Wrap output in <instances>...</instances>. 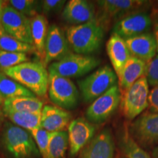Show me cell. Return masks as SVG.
I'll list each match as a JSON object with an SVG mask.
<instances>
[{
	"mask_svg": "<svg viewBox=\"0 0 158 158\" xmlns=\"http://www.w3.org/2000/svg\"><path fill=\"white\" fill-rule=\"evenodd\" d=\"M0 143L10 158H38L40 156L31 134L10 122H5Z\"/></svg>",
	"mask_w": 158,
	"mask_h": 158,
	"instance_id": "cell-1",
	"label": "cell"
},
{
	"mask_svg": "<svg viewBox=\"0 0 158 158\" xmlns=\"http://www.w3.org/2000/svg\"><path fill=\"white\" fill-rule=\"evenodd\" d=\"M104 31L103 26L95 19L83 24L70 27L65 35L74 53L89 55L100 48L103 42Z\"/></svg>",
	"mask_w": 158,
	"mask_h": 158,
	"instance_id": "cell-2",
	"label": "cell"
},
{
	"mask_svg": "<svg viewBox=\"0 0 158 158\" xmlns=\"http://www.w3.org/2000/svg\"><path fill=\"white\" fill-rule=\"evenodd\" d=\"M33 94L44 97L48 92V71L42 62H26L3 71Z\"/></svg>",
	"mask_w": 158,
	"mask_h": 158,
	"instance_id": "cell-3",
	"label": "cell"
},
{
	"mask_svg": "<svg viewBox=\"0 0 158 158\" xmlns=\"http://www.w3.org/2000/svg\"><path fill=\"white\" fill-rule=\"evenodd\" d=\"M117 81V76L114 70L109 65H105L86 78L79 80L78 85L84 101L92 102L116 86Z\"/></svg>",
	"mask_w": 158,
	"mask_h": 158,
	"instance_id": "cell-4",
	"label": "cell"
},
{
	"mask_svg": "<svg viewBox=\"0 0 158 158\" xmlns=\"http://www.w3.org/2000/svg\"><path fill=\"white\" fill-rule=\"evenodd\" d=\"M49 99L54 106L64 110H72L77 107L79 92L70 78H65L48 68Z\"/></svg>",
	"mask_w": 158,
	"mask_h": 158,
	"instance_id": "cell-5",
	"label": "cell"
},
{
	"mask_svg": "<svg viewBox=\"0 0 158 158\" xmlns=\"http://www.w3.org/2000/svg\"><path fill=\"white\" fill-rule=\"evenodd\" d=\"M149 84L145 76L141 77L122 94L120 108L127 119H133L149 106Z\"/></svg>",
	"mask_w": 158,
	"mask_h": 158,
	"instance_id": "cell-6",
	"label": "cell"
},
{
	"mask_svg": "<svg viewBox=\"0 0 158 158\" xmlns=\"http://www.w3.org/2000/svg\"><path fill=\"white\" fill-rule=\"evenodd\" d=\"M100 64V59L96 57L71 52L61 60L51 63L48 68L70 79L89 73Z\"/></svg>",
	"mask_w": 158,
	"mask_h": 158,
	"instance_id": "cell-7",
	"label": "cell"
},
{
	"mask_svg": "<svg viewBox=\"0 0 158 158\" xmlns=\"http://www.w3.org/2000/svg\"><path fill=\"white\" fill-rule=\"evenodd\" d=\"M121 99V91L116 84L91 103L85 114L86 120L93 124L103 123L115 112Z\"/></svg>",
	"mask_w": 158,
	"mask_h": 158,
	"instance_id": "cell-8",
	"label": "cell"
},
{
	"mask_svg": "<svg viewBox=\"0 0 158 158\" xmlns=\"http://www.w3.org/2000/svg\"><path fill=\"white\" fill-rule=\"evenodd\" d=\"M96 2L100 9V15L96 19L104 28L110 21H117L130 13L143 10L149 5V2L142 0H100Z\"/></svg>",
	"mask_w": 158,
	"mask_h": 158,
	"instance_id": "cell-9",
	"label": "cell"
},
{
	"mask_svg": "<svg viewBox=\"0 0 158 158\" xmlns=\"http://www.w3.org/2000/svg\"><path fill=\"white\" fill-rule=\"evenodd\" d=\"M130 135L138 145L150 148L158 143V113L147 112L130 124Z\"/></svg>",
	"mask_w": 158,
	"mask_h": 158,
	"instance_id": "cell-10",
	"label": "cell"
},
{
	"mask_svg": "<svg viewBox=\"0 0 158 158\" xmlns=\"http://www.w3.org/2000/svg\"><path fill=\"white\" fill-rule=\"evenodd\" d=\"M2 27L7 34L25 43L32 45L31 19L15 10L10 5L3 7Z\"/></svg>",
	"mask_w": 158,
	"mask_h": 158,
	"instance_id": "cell-11",
	"label": "cell"
},
{
	"mask_svg": "<svg viewBox=\"0 0 158 158\" xmlns=\"http://www.w3.org/2000/svg\"><path fill=\"white\" fill-rule=\"evenodd\" d=\"M152 28V19L147 12L137 11L130 13L114 23L113 34L127 40L138 35L149 32Z\"/></svg>",
	"mask_w": 158,
	"mask_h": 158,
	"instance_id": "cell-12",
	"label": "cell"
},
{
	"mask_svg": "<svg viewBox=\"0 0 158 158\" xmlns=\"http://www.w3.org/2000/svg\"><path fill=\"white\" fill-rule=\"evenodd\" d=\"M95 131V126L84 117H78L70 122L68 130L70 156L74 157L83 150L94 138Z\"/></svg>",
	"mask_w": 158,
	"mask_h": 158,
	"instance_id": "cell-13",
	"label": "cell"
},
{
	"mask_svg": "<svg viewBox=\"0 0 158 158\" xmlns=\"http://www.w3.org/2000/svg\"><path fill=\"white\" fill-rule=\"evenodd\" d=\"M71 53L66 35L56 24L49 27L45 46V58L43 64H47L59 61Z\"/></svg>",
	"mask_w": 158,
	"mask_h": 158,
	"instance_id": "cell-14",
	"label": "cell"
},
{
	"mask_svg": "<svg viewBox=\"0 0 158 158\" xmlns=\"http://www.w3.org/2000/svg\"><path fill=\"white\" fill-rule=\"evenodd\" d=\"M115 143L110 130L108 128L94 136L85 147L81 158H114Z\"/></svg>",
	"mask_w": 158,
	"mask_h": 158,
	"instance_id": "cell-15",
	"label": "cell"
},
{
	"mask_svg": "<svg viewBox=\"0 0 158 158\" xmlns=\"http://www.w3.org/2000/svg\"><path fill=\"white\" fill-rule=\"evenodd\" d=\"M62 18L73 26L80 25L96 19L94 4L86 0H70L65 4Z\"/></svg>",
	"mask_w": 158,
	"mask_h": 158,
	"instance_id": "cell-16",
	"label": "cell"
},
{
	"mask_svg": "<svg viewBox=\"0 0 158 158\" xmlns=\"http://www.w3.org/2000/svg\"><path fill=\"white\" fill-rule=\"evenodd\" d=\"M131 56L147 63L157 54V45L153 32L143 33L125 40Z\"/></svg>",
	"mask_w": 158,
	"mask_h": 158,
	"instance_id": "cell-17",
	"label": "cell"
},
{
	"mask_svg": "<svg viewBox=\"0 0 158 158\" xmlns=\"http://www.w3.org/2000/svg\"><path fill=\"white\" fill-rule=\"evenodd\" d=\"M72 118L68 110L56 106L46 105L41 111L40 127L49 133L64 130L69 125Z\"/></svg>",
	"mask_w": 158,
	"mask_h": 158,
	"instance_id": "cell-18",
	"label": "cell"
},
{
	"mask_svg": "<svg viewBox=\"0 0 158 158\" xmlns=\"http://www.w3.org/2000/svg\"><path fill=\"white\" fill-rule=\"evenodd\" d=\"M106 51L113 70L118 76L124 64L131 56L125 40L112 33L106 44Z\"/></svg>",
	"mask_w": 158,
	"mask_h": 158,
	"instance_id": "cell-19",
	"label": "cell"
},
{
	"mask_svg": "<svg viewBox=\"0 0 158 158\" xmlns=\"http://www.w3.org/2000/svg\"><path fill=\"white\" fill-rule=\"evenodd\" d=\"M147 63L131 56L124 64L118 77V87L121 93H124L139 78L144 76Z\"/></svg>",
	"mask_w": 158,
	"mask_h": 158,
	"instance_id": "cell-20",
	"label": "cell"
},
{
	"mask_svg": "<svg viewBox=\"0 0 158 158\" xmlns=\"http://www.w3.org/2000/svg\"><path fill=\"white\" fill-rule=\"evenodd\" d=\"M48 23L44 15L38 14L31 19V35L34 52L43 62L45 58V46L48 31Z\"/></svg>",
	"mask_w": 158,
	"mask_h": 158,
	"instance_id": "cell-21",
	"label": "cell"
},
{
	"mask_svg": "<svg viewBox=\"0 0 158 158\" xmlns=\"http://www.w3.org/2000/svg\"><path fill=\"white\" fill-rule=\"evenodd\" d=\"M43 102L37 97H18L3 102V110L13 112H41Z\"/></svg>",
	"mask_w": 158,
	"mask_h": 158,
	"instance_id": "cell-22",
	"label": "cell"
},
{
	"mask_svg": "<svg viewBox=\"0 0 158 158\" xmlns=\"http://www.w3.org/2000/svg\"><path fill=\"white\" fill-rule=\"evenodd\" d=\"M18 97H35L28 89L0 72V101H4Z\"/></svg>",
	"mask_w": 158,
	"mask_h": 158,
	"instance_id": "cell-23",
	"label": "cell"
},
{
	"mask_svg": "<svg viewBox=\"0 0 158 158\" xmlns=\"http://www.w3.org/2000/svg\"><path fill=\"white\" fill-rule=\"evenodd\" d=\"M6 118L18 127L23 128L29 133L40 127L41 112H4Z\"/></svg>",
	"mask_w": 158,
	"mask_h": 158,
	"instance_id": "cell-24",
	"label": "cell"
},
{
	"mask_svg": "<svg viewBox=\"0 0 158 158\" xmlns=\"http://www.w3.org/2000/svg\"><path fill=\"white\" fill-rule=\"evenodd\" d=\"M118 145L125 158H152L141 146L134 141L127 129H124L120 134Z\"/></svg>",
	"mask_w": 158,
	"mask_h": 158,
	"instance_id": "cell-25",
	"label": "cell"
},
{
	"mask_svg": "<svg viewBox=\"0 0 158 158\" xmlns=\"http://www.w3.org/2000/svg\"><path fill=\"white\" fill-rule=\"evenodd\" d=\"M69 146L68 134L65 130L51 133L46 158H64Z\"/></svg>",
	"mask_w": 158,
	"mask_h": 158,
	"instance_id": "cell-26",
	"label": "cell"
},
{
	"mask_svg": "<svg viewBox=\"0 0 158 158\" xmlns=\"http://www.w3.org/2000/svg\"><path fill=\"white\" fill-rule=\"evenodd\" d=\"M0 48L2 50L13 53H27L34 52L33 46L28 43H25L10 36L4 31L0 29Z\"/></svg>",
	"mask_w": 158,
	"mask_h": 158,
	"instance_id": "cell-27",
	"label": "cell"
},
{
	"mask_svg": "<svg viewBox=\"0 0 158 158\" xmlns=\"http://www.w3.org/2000/svg\"><path fill=\"white\" fill-rule=\"evenodd\" d=\"M8 2L10 7L29 19L38 15V11L41 10V2L40 1L10 0Z\"/></svg>",
	"mask_w": 158,
	"mask_h": 158,
	"instance_id": "cell-28",
	"label": "cell"
},
{
	"mask_svg": "<svg viewBox=\"0 0 158 158\" xmlns=\"http://www.w3.org/2000/svg\"><path fill=\"white\" fill-rule=\"evenodd\" d=\"M26 62H28L27 54L9 52L0 48V72Z\"/></svg>",
	"mask_w": 158,
	"mask_h": 158,
	"instance_id": "cell-29",
	"label": "cell"
},
{
	"mask_svg": "<svg viewBox=\"0 0 158 158\" xmlns=\"http://www.w3.org/2000/svg\"><path fill=\"white\" fill-rule=\"evenodd\" d=\"M30 133L34 138L35 143H36L40 155L42 156L43 158H46L49 141H50V138L52 133H49L47 130L40 127L37 129L30 132Z\"/></svg>",
	"mask_w": 158,
	"mask_h": 158,
	"instance_id": "cell-30",
	"label": "cell"
},
{
	"mask_svg": "<svg viewBox=\"0 0 158 158\" xmlns=\"http://www.w3.org/2000/svg\"><path fill=\"white\" fill-rule=\"evenodd\" d=\"M144 76L149 85L153 87L158 86V54L147 63Z\"/></svg>",
	"mask_w": 158,
	"mask_h": 158,
	"instance_id": "cell-31",
	"label": "cell"
},
{
	"mask_svg": "<svg viewBox=\"0 0 158 158\" xmlns=\"http://www.w3.org/2000/svg\"><path fill=\"white\" fill-rule=\"evenodd\" d=\"M65 3L63 0H44L41 1V10L45 14L58 13L64 8Z\"/></svg>",
	"mask_w": 158,
	"mask_h": 158,
	"instance_id": "cell-32",
	"label": "cell"
},
{
	"mask_svg": "<svg viewBox=\"0 0 158 158\" xmlns=\"http://www.w3.org/2000/svg\"><path fill=\"white\" fill-rule=\"evenodd\" d=\"M148 108L151 113H158V86L153 87L149 91Z\"/></svg>",
	"mask_w": 158,
	"mask_h": 158,
	"instance_id": "cell-33",
	"label": "cell"
},
{
	"mask_svg": "<svg viewBox=\"0 0 158 158\" xmlns=\"http://www.w3.org/2000/svg\"><path fill=\"white\" fill-rule=\"evenodd\" d=\"M152 29L153 34L155 36L156 45H157V52L158 53V15L157 14H154L152 17Z\"/></svg>",
	"mask_w": 158,
	"mask_h": 158,
	"instance_id": "cell-34",
	"label": "cell"
},
{
	"mask_svg": "<svg viewBox=\"0 0 158 158\" xmlns=\"http://www.w3.org/2000/svg\"><path fill=\"white\" fill-rule=\"evenodd\" d=\"M5 116L3 110V103L0 101V127L3 126L4 123H5Z\"/></svg>",
	"mask_w": 158,
	"mask_h": 158,
	"instance_id": "cell-35",
	"label": "cell"
},
{
	"mask_svg": "<svg viewBox=\"0 0 158 158\" xmlns=\"http://www.w3.org/2000/svg\"><path fill=\"white\" fill-rule=\"evenodd\" d=\"M152 156V158H158V144L157 146H156L155 149H153Z\"/></svg>",
	"mask_w": 158,
	"mask_h": 158,
	"instance_id": "cell-36",
	"label": "cell"
},
{
	"mask_svg": "<svg viewBox=\"0 0 158 158\" xmlns=\"http://www.w3.org/2000/svg\"><path fill=\"white\" fill-rule=\"evenodd\" d=\"M3 3L2 2L0 1V29L2 28V23H1V19H2V9H3Z\"/></svg>",
	"mask_w": 158,
	"mask_h": 158,
	"instance_id": "cell-37",
	"label": "cell"
},
{
	"mask_svg": "<svg viewBox=\"0 0 158 158\" xmlns=\"http://www.w3.org/2000/svg\"><path fill=\"white\" fill-rule=\"evenodd\" d=\"M118 158H125L124 157H118Z\"/></svg>",
	"mask_w": 158,
	"mask_h": 158,
	"instance_id": "cell-38",
	"label": "cell"
},
{
	"mask_svg": "<svg viewBox=\"0 0 158 158\" xmlns=\"http://www.w3.org/2000/svg\"><path fill=\"white\" fill-rule=\"evenodd\" d=\"M0 158H2V157H0Z\"/></svg>",
	"mask_w": 158,
	"mask_h": 158,
	"instance_id": "cell-39",
	"label": "cell"
}]
</instances>
